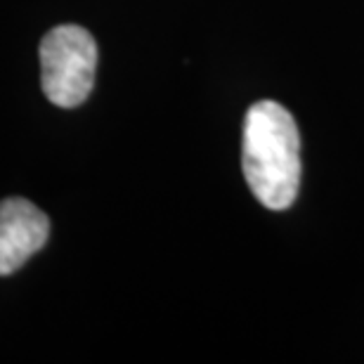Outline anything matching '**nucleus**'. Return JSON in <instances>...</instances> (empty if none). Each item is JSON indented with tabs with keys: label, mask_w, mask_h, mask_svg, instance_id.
<instances>
[{
	"label": "nucleus",
	"mask_w": 364,
	"mask_h": 364,
	"mask_svg": "<svg viewBox=\"0 0 364 364\" xmlns=\"http://www.w3.org/2000/svg\"><path fill=\"white\" fill-rule=\"evenodd\" d=\"M244 178L263 206L284 210L301 187V135L289 109L256 102L244 119Z\"/></svg>",
	"instance_id": "1"
},
{
	"label": "nucleus",
	"mask_w": 364,
	"mask_h": 364,
	"mask_svg": "<svg viewBox=\"0 0 364 364\" xmlns=\"http://www.w3.org/2000/svg\"><path fill=\"white\" fill-rule=\"evenodd\" d=\"M97 43L83 26L62 24L41 41L43 92L53 105L74 109L92 92Z\"/></svg>",
	"instance_id": "2"
},
{
	"label": "nucleus",
	"mask_w": 364,
	"mask_h": 364,
	"mask_svg": "<svg viewBox=\"0 0 364 364\" xmlns=\"http://www.w3.org/2000/svg\"><path fill=\"white\" fill-rule=\"evenodd\" d=\"M50 218L28 199L10 196L0 201V277L17 272L46 246Z\"/></svg>",
	"instance_id": "3"
}]
</instances>
